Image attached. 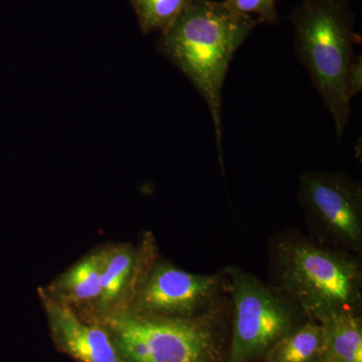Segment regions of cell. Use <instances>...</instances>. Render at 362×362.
Wrapping results in <instances>:
<instances>
[{"label":"cell","instance_id":"obj_1","mask_svg":"<svg viewBox=\"0 0 362 362\" xmlns=\"http://www.w3.org/2000/svg\"><path fill=\"white\" fill-rule=\"evenodd\" d=\"M259 23L252 16L235 13L223 1L188 0L157 42L158 51L187 76L209 107L221 168L226 74L235 52Z\"/></svg>","mask_w":362,"mask_h":362},{"label":"cell","instance_id":"obj_2","mask_svg":"<svg viewBox=\"0 0 362 362\" xmlns=\"http://www.w3.org/2000/svg\"><path fill=\"white\" fill-rule=\"evenodd\" d=\"M290 21L295 54L308 71L341 139L350 116L344 76L356 57L354 45L361 42L351 7L347 0H303L292 9Z\"/></svg>","mask_w":362,"mask_h":362},{"label":"cell","instance_id":"obj_3","mask_svg":"<svg viewBox=\"0 0 362 362\" xmlns=\"http://www.w3.org/2000/svg\"><path fill=\"white\" fill-rule=\"evenodd\" d=\"M278 289L309 318L332 312H358L362 273L351 252L333 250L296 235L276 240L271 251Z\"/></svg>","mask_w":362,"mask_h":362},{"label":"cell","instance_id":"obj_4","mask_svg":"<svg viewBox=\"0 0 362 362\" xmlns=\"http://www.w3.org/2000/svg\"><path fill=\"white\" fill-rule=\"evenodd\" d=\"M221 305L190 318L117 309L94 321L109 333L122 362H223Z\"/></svg>","mask_w":362,"mask_h":362},{"label":"cell","instance_id":"obj_5","mask_svg":"<svg viewBox=\"0 0 362 362\" xmlns=\"http://www.w3.org/2000/svg\"><path fill=\"white\" fill-rule=\"evenodd\" d=\"M233 310V335L228 362H250L268 354L295 329L300 310L278 288L237 267L226 271Z\"/></svg>","mask_w":362,"mask_h":362},{"label":"cell","instance_id":"obj_6","mask_svg":"<svg viewBox=\"0 0 362 362\" xmlns=\"http://www.w3.org/2000/svg\"><path fill=\"white\" fill-rule=\"evenodd\" d=\"M228 290L221 275H199L159 262L138 283L127 308L136 313L173 318L202 315Z\"/></svg>","mask_w":362,"mask_h":362},{"label":"cell","instance_id":"obj_7","mask_svg":"<svg viewBox=\"0 0 362 362\" xmlns=\"http://www.w3.org/2000/svg\"><path fill=\"white\" fill-rule=\"evenodd\" d=\"M300 202L321 232L344 251L361 252L362 187L343 173H308L300 181Z\"/></svg>","mask_w":362,"mask_h":362},{"label":"cell","instance_id":"obj_8","mask_svg":"<svg viewBox=\"0 0 362 362\" xmlns=\"http://www.w3.org/2000/svg\"><path fill=\"white\" fill-rule=\"evenodd\" d=\"M57 349L78 362H122L110 335L99 323L83 320L70 305L40 290Z\"/></svg>","mask_w":362,"mask_h":362},{"label":"cell","instance_id":"obj_9","mask_svg":"<svg viewBox=\"0 0 362 362\" xmlns=\"http://www.w3.org/2000/svg\"><path fill=\"white\" fill-rule=\"evenodd\" d=\"M139 252L130 244L104 247L101 275V295L94 315L124 309L134 295L139 274ZM132 299V298H131Z\"/></svg>","mask_w":362,"mask_h":362},{"label":"cell","instance_id":"obj_10","mask_svg":"<svg viewBox=\"0 0 362 362\" xmlns=\"http://www.w3.org/2000/svg\"><path fill=\"white\" fill-rule=\"evenodd\" d=\"M103 259L104 247L90 252L62 274L45 291L70 306L86 305L95 309L101 295Z\"/></svg>","mask_w":362,"mask_h":362},{"label":"cell","instance_id":"obj_11","mask_svg":"<svg viewBox=\"0 0 362 362\" xmlns=\"http://www.w3.org/2000/svg\"><path fill=\"white\" fill-rule=\"evenodd\" d=\"M316 321L323 327L324 357L333 362H362V327L358 312H332Z\"/></svg>","mask_w":362,"mask_h":362},{"label":"cell","instance_id":"obj_12","mask_svg":"<svg viewBox=\"0 0 362 362\" xmlns=\"http://www.w3.org/2000/svg\"><path fill=\"white\" fill-rule=\"evenodd\" d=\"M269 362H316L325 356L322 325L310 319L295 328L268 352Z\"/></svg>","mask_w":362,"mask_h":362},{"label":"cell","instance_id":"obj_13","mask_svg":"<svg viewBox=\"0 0 362 362\" xmlns=\"http://www.w3.org/2000/svg\"><path fill=\"white\" fill-rule=\"evenodd\" d=\"M143 35L164 33L182 13L188 0H129Z\"/></svg>","mask_w":362,"mask_h":362},{"label":"cell","instance_id":"obj_14","mask_svg":"<svg viewBox=\"0 0 362 362\" xmlns=\"http://www.w3.org/2000/svg\"><path fill=\"white\" fill-rule=\"evenodd\" d=\"M279 0H223V4L235 13L258 16L261 23L276 25L278 23Z\"/></svg>","mask_w":362,"mask_h":362},{"label":"cell","instance_id":"obj_15","mask_svg":"<svg viewBox=\"0 0 362 362\" xmlns=\"http://www.w3.org/2000/svg\"><path fill=\"white\" fill-rule=\"evenodd\" d=\"M344 94L349 101L362 90V57L356 56L344 76Z\"/></svg>","mask_w":362,"mask_h":362},{"label":"cell","instance_id":"obj_16","mask_svg":"<svg viewBox=\"0 0 362 362\" xmlns=\"http://www.w3.org/2000/svg\"><path fill=\"white\" fill-rule=\"evenodd\" d=\"M318 362H333V361H331L330 359L326 358V357H323V358L321 359V361H318Z\"/></svg>","mask_w":362,"mask_h":362}]
</instances>
